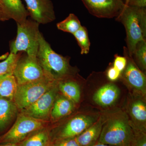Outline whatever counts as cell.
<instances>
[{
	"label": "cell",
	"instance_id": "f546056e",
	"mask_svg": "<svg viewBox=\"0 0 146 146\" xmlns=\"http://www.w3.org/2000/svg\"><path fill=\"white\" fill-rule=\"evenodd\" d=\"M127 6L138 8H146V0H129Z\"/></svg>",
	"mask_w": 146,
	"mask_h": 146
},
{
	"label": "cell",
	"instance_id": "f1b7e54d",
	"mask_svg": "<svg viewBox=\"0 0 146 146\" xmlns=\"http://www.w3.org/2000/svg\"><path fill=\"white\" fill-rule=\"evenodd\" d=\"M121 75V73L113 66L109 68L106 73L108 78L111 81L117 80L120 77Z\"/></svg>",
	"mask_w": 146,
	"mask_h": 146
},
{
	"label": "cell",
	"instance_id": "7c38bea8",
	"mask_svg": "<svg viewBox=\"0 0 146 146\" xmlns=\"http://www.w3.org/2000/svg\"><path fill=\"white\" fill-rule=\"evenodd\" d=\"M29 16L39 24H46L56 18L54 9L51 0H25Z\"/></svg>",
	"mask_w": 146,
	"mask_h": 146
},
{
	"label": "cell",
	"instance_id": "52a82bcc",
	"mask_svg": "<svg viewBox=\"0 0 146 146\" xmlns=\"http://www.w3.org/2000/svg\"><path fill=\"white\" fill-rule=\"evenodd\" d=\"M18 85L39 80L45 76L36 56L20 57L13 72Z\"/></svg>",
	"mask_w": 146,
	"mask_h": 146
},
{
	"label": "cell",
	"instance_id": "484cf974",
	"mask_svg": "<svg viewBox=\"0 0 146 146\" xmlns=\"http://www.w3.org/2000/svg\"><path fill=\"white\" fill-rule=\"evenodd\" d=\"M133 129V136L129 146H146V132Z\"/></svg>",
	"mask_w": 146,
	"mask_h": 146
},
{
	"label": "cell",
	"instance_id": "ac0fdd59",
	"mask_svg": "<svg viewBox=\"0 0 146 146\" xmlns=\"http://www.w3.org/2000/svg\"><path fill=\"white\" fill-rule=\"evenodd\" d=\"M68 76L58 80V86L63 96L74 103H77L80 100V90L79 85L73 80L69 79Z\"/></svg>",
	"mask_w": 146,
	"mask_h": 146
},
{
	"label": "cell",
	"instance_id": "d6a6232c",
	"mask_svg": "<svg viewBox=\"0 0 146 146\" xmlns=\"http://www.w3.org/2000/svg\"><path fill=\"white\" fill-rule=\"evenodd\" d=\"M92 146H113L109 145H105V144L100 143H96Z\"/></svg>",
	"mask_w": 146,
	"mask_h": 146
},
{
	"label": "cell",
	"instance_id": "ffe728a7",
	"mask_svg": "<svg viewBox=\"0 0 146 146\" xmlns=\"http://www.w3.org/2000/svg\"><path fill=\"white\" fill-rule=\"evenodd\" d=\"M18 84L13 73L0 76V97L13 101Z\"/></svg>",
	"mask_w": 146,
	"mask_h": 146
},
{
	"label": "cell",
	"instance_id": "e0dca14e",
	"mask_svg": "<svg viewBox=\"0 0 146 146\" xmlns=\"http://www.w3.org/2000/svg\"><path fill=\"white\" fill-rule=\"evenodd\" d=\"M103 120L100 117L82 133L75 137L80 146H92L96 144L101 132Z\"/></svg>",
	"mask_w": 146,
	"mask_h": 146
},
{
	"label": "cell",
	"instance_id": "277c9868",
	"mask_svg": "<svg viewBox=\"0 0 146 146\" xmlns=\"http://www.w3.org/2000/svg\"><path fill=\"white\" fill-rule=\"evenodd\" d=\"M17 25V36L10 45V53L17 54L23 51L28 55L36 56L41 34L39 24L32 19H27Z\"/></svg>",
	"mask_w": 146,
	"mask_h": 146
},
{
	"label": "cell",
	"instance_id": "9a60e30c",
	"mask_svg": "<svg viewBox=\"0 0 146 146\" xmlns=\"http://www.w3.org/2000/svg\"><path fill=\"white\" fill-rule=\"evenodd\" d=\"M119 90L114 84H106L100 87L93 96L94 101L102 106H110L118 99Z\"/></svg>",
	"mask_w": 146,
	"mask_h": 146
},
{
	"label": "cell",
	"instance_id": "8992f818",
	"mask_svg": "<svg viewBox=\"0 0 146 146\" xmlns=\"http://www.w3.org/2000/svg\"><path fill=\"white\" fill-rule=\"evenodd\" d=\"M46 123V121L20 113L10 129L0 136V144L20 143L35 131L44 127Z\"/></svg>",
	"mask_w": 146,
	"mask_h": 146
},
{
	"label": "cell",
	"instance_id": "7a4b0ae2",
	"mask_svg": "<svg viewBox=\"0 0 146 146\" xmlns=\"http://www.w3.org/2000/svg\"><path fill=\"white\" fill-rule=\"evenodd\" d=\"M116 21L125 27L126 47L129 55L132 57L136 44L146 40V8L125 6L121 13L116 18Z\"/></svg>",
	"mask_w": 146,
	"mask_h": 146
},
{
	"label": "cell",
	"instance_id": "ba28073f",
	"mask_svg": "<svg viewBox=\"0 0 146 146\" xmlns=\"http://www.w3.org/2000/svg\"><path fill=\"white\" fill-rule=\"evenodd\" d=\"M58 82L43 94L31 105L20 111L21 114L42 121H46L50 116L51 112L58 96Z\"/></svg>",
	"mask_w": 146,
	"mask_h": 146
},
{
	"label": "cell",
	"instance_id": "8fae6325",
	"mask_svg": "<svg viewBox=\"0 0 146 146\" xmlns=\"http://www.w3.org/2000/svg\"><path fill=\"white\" fill-rule=\"evenodd\" d=\"M123 54L127 60L126 66L123 71L124 80L139 94L145 96L146 93L145 75L137 67L133 57L129 55L126 47L123 48Z\"/></svg>",
	"mask_w": 146,
	"mask_h": 146
},
{
	"label": "cell",
	"instance_id": "4316f807",
	"mask_svg": "<svg viewBox=\"0 0 146 146\" xmlns=\"http://www.w3.org/2000/svg\"><path fill=\"white\" fill-rule=\"evenodd\" d=\"M127 63V60L124 56H122L118 54H115L113 66L120 73L122 72L125 69Z\"/></svg>",
	"mask_w": 146,
	"mask_h": 146
},
{
	"label": "cell",
	"instance_id": "603a6c76",
	"mask_svg": "<svg viewBox=\"0 0 146 146\" xmlns=\"http://www.w3.org/2000/svg\"><path fill=\"white\" fill-rule=\"evenodd\" d=\"M81 49V54H86L90 51V39L88 30L86 27L82 26L81 28L73 34Z\"/></svg>",
	"mask_w": 146,
	"mask_h": 146
},
{
	"label": "cell",
	"instance_id": "6da1fadb",
	"mask_svg": "<svg viewBox=\"0 0 146 146\" xmlns=\"http://www.w3.org/2000/svg\"><path fill=\"white\" fill-rule=\"evenodd\" d=\"M103 120L98 143L113 146H129L133 129L126 112L120 110L108 113Z\"/></svg>",
	"mask_w": 146,
	"mask_h": 146
},
{
	"label": "cell",
	"instance_id": "3957f363",
	"mask_svg": "<svg viewBox=\"0 0 146 146\" xmlns=\"http://www.w3.org/2000/svg\"><path fill=\"white\" fill-rule=\"evenodd\" d=\"M36 57L46 75L56 80L71 75L69 58L54 52L41 33Z\"/></svg>",
	"mask_w": 146,
	"mask_h": 146
},
{
	"label": "cell",
	"instance_id": "cb8c5ba5",
	"mask_svg": "<svg viewBox=\"0 0 146 146\" xmlns=\"http://www.w3.org/2000/svg\"><path fill=\"white\" fill-rule=\"evenodd\" d=\"M21 56V52L17 54L10 53L5 60L0 62V76L9 73H13Z\"/></svg>",
	"mask_w": 146,
	"mask_h": 146
},
{
	"label": "cell",
	"instance_id": "5bb4252c",
	"mask_svg": "<svg viewBox=\"0 0 146 146\" xmlns=\"http://www.w3.org/2000/svg\"><path fill=\"white\" fill-rule=\"evenodd\" d=\"M0 5L9 19L21 24L27 20L29 14L21 0H0Z\"/></svg>",
	"mask_w": 146,
	"mask_h": 146
},
{
	"label": "cell",
	"instance_id": "836d02e7",
	"mask_svg": "<svg viewBox=\"0 0 146 146\" xmlns=\"http://www.w3.org/2000/svg\"><path fill=\"white\" fill-rule=\"evenodd\" d=\"M129 0H125V6H127L129 2Z\"/></svg>",
	"mask_w": 146,
	"mask_h": 146
},
{
	"label": "cell",
	"instance_id": "7402d4cb",
	"mask_svg": "<svg viewBox=\"0 0 146 146\" xmlns=\"http://www.w3.org/2000/svg\"><path fill=\"white\" fill-rule=\"evenodd\" d=\"M82 26L80 21L74 13H70L65 20L58 23L56 25L58 29L73 35Z\"/></svg>",
	"mask_w": 146,
	"mask_h": 146
},
{
	"label": "cell",
	"instance_id": "44dd1931",
	"mask_svg": "<svg viewBox=\"0 0 146 146\" xmlns=\"http://www.w3.org/2000/svg\"><path fill=\"white\" fill-rule=\"evenodd\" d=\"M50 134L44 127L35 131L20 143L21 146H50Z\"/></svg>",
	"mask_w": 146,
	"mask_h": 146
},
{
	"label": "cell",
	"instance_id": "4dcf8cb0",
	"mask_svg": "<svg viewBox=\"0 0 146 146\" xmlns=\"http://www.w3.org/2000/svg\"><path fill=\"white\" fill-rule=\"evenodd\" d=\"M8 20L9 19L4 13L2 8L0 5V21H5Z\"/></svg>",
	"mask_w": 146,
	"mask_h": 146
},
{
	"label": "cell",
	"instance_id": "1f68e13d",
	"mask_svg": "<svg viewBox=\"0 0 146 146\" xmlns=\"http://www.w3.org/2000/svg\"><path fill=\"white\" fill-rule=\"evenodd\" d=\"M0 146H21L20 143L19 144H0Z\"/></svg>",
	"mask_w": 146,
	"mask_h": 146
},
{
	"label": "cell",
	"instance_id": "83f0119b",
	"mask_svg": "<svg viewBox=\"0 0 146 146\" xmlns=\"http://www.w3.org/2000/svg\"><path fill=\"white\" fill-rule=\"evenodd\" d=\"M52 146H80L76 138H66L54 141Z\"/></svg>",
	"mask_w": 146,
	"mask_h": 146
},
{
	"label": "cell",
	"instance_id": "5b68a950",
	"mask_svg": "<svg viewBox=\"0 0 146 146\" xmlns=\"http://www.w3.org/2000/svg\"><path fill=\"white\" fill-rule=\"evenodd\" d=\"M58 80L45 75L36 81L18 85L13 101L19 111L31 105Z\"/></svg>",
	"mask_w": 146,
	"mask_h": 146
},
{
	"label": "cell",
	"instance_id": "d4e9b609",
	"mask_svg": "<svg viewBox=\"0 0 146 146\" xmlns=\"http://www.w3.org/2000/svg\"><path fill=\"white\" fill-rule=\"evenodd\" d=\"M133 60L143 70L146 69V40L141 41L136 45L132 56Z\"/></svg>",
	"mask_w": 146,
	"mask_h": 146
},
{
	"label": "cell",
	"instance_id": "9c48e42d",
	"mask_svg": "<svg viewBox=\"0 0 146 146\" xmlns=\"http://www.w3.org/2000/svg\"><path fill=\"white\" fill-rule=\"evenodd\" d=\"M91 15L98 18H117L125 7L123 0H81Z\"/></svg>",
	"mask_w": 146,
	"mask_h": 146
},
{
	"label": "cell",
	"instance_id": "2e32d148",
	"mask_svg": "<svg viewBox=\"0 0 146 146\" xmlns=\"http://www.w3.org/2000/svg\"><path fill=\"white\" fill-rule=\"evenodd\" d=\"M18 111L13 100L0 97V132L7 128L17 116Z\"/></svg>",
	"mask_w": 146,
	"mask_h": 146
},
{
	"label": "cell",
	"instance_id": "4fadbf2b",
	"mask_svg": "<svg viewBox=\"0 0 146 146\" xmlns=\"http://www.w3.org/2000/svg\"><path fill=\"white\" fill-rule=\"evenodd\" d=\"M127 108L130 117L129 118L133 129L146 132V104L144 100L141 96L133 97Z\"/></svg>",
	"mask_w": 146,
	"mask_h": 146
},
{
	"label": "cell",
	"instance_id": "d6986e66",
	"mask_svg": "<svg viewBox=\"0 0 146 146\" xmlns=\"http://www.w3.org/2000/svg\"><path fill=\"white\" fill-rule=\"evenodd\" d=\"M74 103L63 96L58 95L50 113L51 119L56 121L70 114L74 109Z\"/></svg>",
	"mask_w": 146,
	"mask_h": 146
},
{
	"label": "cell",
	"instance_id": "e575fe53",
	"mask_svg": "<svg viewBox=\"0 0 146 146\" xmlns=\"http://www.w3.org/2000/svg\"><path fill=\"white\" fill-rule=\"evenodd\" d=\"M125 0H123V1H124V2H125Z\"/></svg>",
	"mask_w": 146,
	"mask_h": 146
},
{
	"label": "cell",
	"instance_id": "30bf717a",
	"mask_svg": "<svg viewBox=\"0 0 146 146\" xmlns=\"http://www.w3.org/2000/svg\"><path fill=\"white\" fill-rule=\"evenodd\" d=\"M98 119L89 115H79L69 120L55 133L56 140L75 138L93 125Z\"/></svg>",
	"mask_w": 146,
	"mask_h": 146
}]
</instances>
